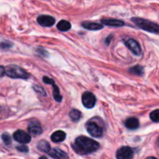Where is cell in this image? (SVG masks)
<instances>
[{"mask_svg": "<svg viewBox=\"0 0 159 159\" xmlns=\"http://www.w3.org/2000/svg\"><path fill=\"white\" fill-rule=\"evenodd\" d=\"M98 148L99 144L97 141L84 136L78 137L73 144V149L79 155H88Z\"/></svg>", "mask_w": 159, "mask_h": 159, "instance_id": "cell-1", "label": "cell"}, {"mask_svg": "<svg viewBox=\"0 0 159 159\" xmlns=\"http://www.w3.org/2000/svg\"><path fill=\"white\" fill-rule=\"evenodd\" d=\"M132 21L140 29L143 30L147 32L152 34H159V25L155 23L150 21V20H144V19L139 18V17H133L132 18Z\"/></svg>", "mask_w": 159, "mask_h": 159, "instance_id": "cell-2", "label": "cell"}, {"mask_svg": "<svg viewBox=\"0 0 159 159\" xmlns=\"http://www.w3.org/2000/svg\"><path fill=\"white\" fill-rule=\"evenodd\" d=\"M6 75L12 79H27L30 75L23 68H20L18 65H10L5 68Z\"/></svg>", "mask_w": 159, "mask_h": 159, "instance_id": "cell-3", "label": "cell"}, {"mask_svg": "<svg viewBox=\"0 0 159 159\" xmlns=\"http://www.w3.org/2000/svg\"><path fill=\"white\" fill-rule=\"evenodd\" d=\"M102 123L101 124H98L97 122H95L94 119L88 121L86 124V129H87L89 134H90L94 138H101L103 134Z\"/></svg>", "mask_w": 159, "mask_h": 159, "instance_id": "cell-4", "label": "cell"}, {"mask_svg": "<svg viewBox=\"0 0 159 159\" xmlns=\"http://www.w3.org/2000/svg\"><path fill=\"white\" fill-rule=\"evenodd\" d=\"M82 103L87 109L93 108L96 103L95 96L90 92H85L82 95Z\"/></svg>", "mask_w": 159, "mask_h": 159, "instance_id": "cell-5", "label": "cell"}, {"mask_svg": "<svg viewBox=\"0 0 159 159\" xmlns=\"http://www.w3.org/2000/svg\"><path fill=\"white\" fill-rule=\"evenodd\" d=\"M43 82L45 84H50V85H52L53 88V97L54 99L58 102H60L62 100V96H61L60 93H59V87L56 85L54 79H50V78L46 77V76H44L43 77Z\"/></svg>", "mask_w": 159, "mask_h": 159, "instance_id": "cell-6", "label": "cell"}, {"mask_svg": "<svg viewBox=\"0 0 159 159\" xmlns=\"http://www.w3.org/2000/svg\"><path fill=\"white\" fill-rule=\"evenodd\" d=\"M125 45L127 47L128 49L131 51L135 55L139 56L141 54V48L140 45L139 44L138 42L135 40L134 39L129 38L126 41H125Z\"/></svg>", "mask_w": 159, "mask_h": 159, "instance_id": "cell-7", "label": "cell"}, {"mask_svg": "<svg viewBox=\"0 0 159 159\" xmlns=\"http://www.w3.org/2000/svg\"><path fill=\"white\" fill-rule=\"evenodd\" d=\"M13 138L15 141L17 142L20 143V144H27L31 141V135L27 134L26 132L23 131V130H18L13 134Z\"/></svg>", "mask_w": 159, "mask_h": 159, "instance_id": "cell-8", "label": "cell"}, {"mask_svg": "<svg viewBox=\"0 0 159 159\" xmlns=\"http://www.w3.org/2000/svg\"><path fill=\"white\" fill-rule=\"evenodd\" d=\"M117 159H132L133 158V151L131 148L125 146L117 151Z\"/></svg>", "mask_w": 159, "mask_h": 159, "instance_id": "cell-9", "label": "cell"}, {"mask_svg": "<svg viewBox=\"0 0 159 159\" xmlns=\"http://www.w3.org/2000/svg\"><path fill=\"white\" fill-rule=\"evenodd\" d=\"M37 21L41 26L48 27V26H53V25L55 24V20L52 16H51L41 15L37 17Z\"/></svg>", "mask_w": 159, "mask_h": 159, "instance_id": "cell-10", "label": "cell"}, {"mask_svg": "<svg viewBox=\"0 0 159 159\" xmlns=\"http://www.w3.org/2000/svg\"><path fill=\"white\" fill-rule=\"evenodd\" d=\"M27 130L30 135H32V136H38L42 133L41 127L40 124L37 121L30 123L29 125H28Z\"/></svg>", "mask_w": 159, "mask_h": 159, "instance_id": "cell-11", "label": "cell"}, {"mask_svg": "<svg viewBox=\"0 0 159 159\" xmlns=\"http://www.w3.org/2000/svg\"><path fill=\"white\" fill-rule=\"evenodd\" d=\"M83 27L85 29L89 30H99L103 28V24L101 23H94V22H90V21H85L82 23Z\"/></svg>", "mask_w": 159, "mask_h": 159, "instance_id": "cell-12", "label": "cell"}, {"mask_svg": "<svg viewBox=\"0 0 159 159\" xmlns=\"http://www.w3.org/2000/svg\"><path fill=\"white\" fill-rule=\"evenodd\" d=\"M48 154L49 155V156L55 159H65L67 158V154L59 148H54L52 150H50Z\"/></svg>", "mask_w": 159, "mask_h": 159, "instance_id": "cell-13", "label": "cell"}, {"mask_svg": "<svg viewBox=\"0 0 159 159\" xmlns=\"http://www.w3.org/2000/svg\"><path fill=\"white\" fill-rule=\"evenodd\" d=\"M125 126L129 130H136L140 126V123L137 118L129 117L125 121Z\"/></svg>", "mask_w": 159, "mask_h": 159, "instance_id": "cell-14", "label": "cell"}, {"mask_svg": "<svg viewBox=\"0 0 159 159\" xmlns=\"http://www.w3.org/2000/svg\"><path fill=\"white\" fill-rule=\"evenodd\" d=\"M101 23L104 25L110 26H124V22L118 20H115V19H103L101 20Z\"/></svg>", "mask_w": 159, "mask_h": 159, "instance_id": "cell-15", "label": "cell"}, {"mask_svg": "<svg viewBox=\"0 0 159 159\" xmlns=\"http://www.w3.org/2000/svg\"><path fill=\"white\" fill-rule=\"evenodd\" d=\"M65 137H66V134L65 132L62 130H57L51 134V139L53 142L59 143L63 141L65 139Z\"/></svg>", "mask_w": 159, "mask_h": 159, "instance_id": "cell-16", "label": "cell"}, {"mask_svg": "<svg viewBox=\"0 0 159 159\" xmlns=\"http://www.w3.org/2000/svg\"><path fill=\"white\" fill-rule=\"evenodd\" d=\"M70 28H71V24L67 20H61L57 24V29L59 30L62 31V32L70 30Z\"/></svg>", "mask_w": 159, "mask_h": 159, "instance_id": "cell-17", "label": "cell"}, {"mask_svg": "<svg viewBox=\"0 0 159 159\" xmlns=\"http://www.w3.org/2000/svg\"><path fill=\"white\" fill-rule=\"evenodd\" d=\"M37 148L41 151V152H47V153H48V152L51 150L50 144L46 141H44V140L39 141L38 144H37Z\"/></svg>", "mask_w": 159, "mask_h": 159, "instance_id": "cell-18", "label": "cell"}, {"mask_svg": "<svg viewBox=\"0 0 159 159\" xmlns=\"http://www.w3.org/2000/svg\"><path fill=\"white\" fill-rule=\"evenodd\" d=\"M129 72L130 74L136 75H143L144 70H143V67L140 66V65H136V66H133L131 68H129Z\"/></svg>", "mask_w": 159, "mask_h": 159, "instance_id": "cell-19", "label": "cell"}, {"mask_svg": "<svg viewBox=\"0 0 159 159\" xmlns=\"http://www.w3.org/2000/svg\"><path fill=\"white\" fill-rule=\"evenodd\" d=\"M81 117V113L78 110H72L70 112V118L73 122H77Z\"/></svg>", "mask_w": 159, "mask_h": 159, "instance_id": "cell-20", "label": "cell"}, {"mask_svg": "<svg viewBox=\"0 0 159 159\" xmlns=\"http://www.w3.org/2000/svg\"><path fill=\"white\" fill-rule=\"evenodd\" d=\"M150 118L153 122H159V110H155L150 113Z\"/></svg>", "mask_w": 159, "mask_h": 159, "instance_id": "cell-21", "label": "cell"}, {"mask_svg": "<svg viewBox=\"0 0 159 159\" xmlns=\"http://www.w3.org/2000/svg\"><path fill=\"white\" fill-rule=\"evenodd\" d=\"M2 139L3 142L6 144V145H9L11 144V137L9 136V134L4 133L2 135Z\"/></svg>", "mask_w": 159, "mask_h": 159, "instance_id": "cell-22", "label": "cell"}, {"mask_svg": "<svg viewBox=\"0 0 159 159\" xmlns=\"http://www.w3.org/2000/svg\"><path fill=\"white\" fill-rule=\"evenodd\" d=\"M33 88H34V89L35 90L37 93H40L41 95H43V96H45V92L41 86H40V85H34Z\"/></svg>", "mask_w": 159, "mask_h": 159, "instance_id": "cell-23", "label": "cell"}, {"mask_svg": "<svg viewBox=\"0 0 159 159\" xmlns=\"http://www.w3.org/2000/svg\"><path fill=\"white\" fill-rule=\"evenodd\" d=\"M37 53L39 54V55L41 56H43V57H46V56H48V52H47L46 51H45L44 48H39L38 49H37Z\"/></svg>", "mask_w": 159, "mask_h": 159, "instance_id": "cell-24", "label": "cell"}, {"mask_svg": "<svg viewBox=\"0 0 159 159\" xmlns=\"http://www.w3.org/2000/svg\"><path fill=\"white\" fill-rule=\"evenodd\" d=\"M12 45V43H9V42H2V43H0V47H1L2 49H8V48H11Z\"/></svg>", "mask_w": 159, "mask_h": 159, "instance_id": "cell-25", "label": "cell"}, {"mask_svg": "<svg viewBox=\"0 0 159 159\" xmlns=\"http://www.w3.org/2000/svg\"><path fill=\"white\" fill-rule=\"evenodd\" d=\"M17 149L20 152H28V148L25 145H20L17 147Z\"/></svg>", "mask_w": 159, "mask_h": 159, "instance_id": "cell-26", "label": "cell"}, {"mask_svg": "<svg viewBox=\"0 0 159 159\" xmlns=\"http://www.w3.org/2000/svg\"><path fill=\"white\" fill-rule=\"evenodd\" d=\"M6 75V71H5V68L3 66L0 65V78Z\"/></svg>", "mask_w": 159, "mask_h": 159, "instance_id": "cell-27", "label": "cell"}, {"mask_svg": "<svg viewBox=\"0 0 159 159\" xmlns=\"http://www.w3.org/2000/svg\"><path fill=\"white\" fill-rule=\"evenodd\" d=\"M112 35H109L108 37H107V38L105 39V40H104V42H105V43H106V45H108L109 43H110V42H111V40H112Z\"/></svg>", "mask_w": 159, "mask_h": 159, "instance_id": "cell-28", "label": "cell"}, {"mask_svg": "<svg viewBox=\"0 0 159 159\" xmlns=\"http://www.w3.org/2000/svg\"><path fill=\"white\" fill-rule=\"evenodd\" d=\"M147 159H157L156 158H154V157H148Z\"/></svg>", "mask_w": 159, "mask_h": 159, "instance_id": "cell-29", "label": "cell"}, {"mask_svg": "<svg viewBox=\"0 0 159 159\" xmlns=\"http://www.w3.org/2000/svg\"><path fill=\"white\" fill-rule=\"evenodd\" d=\"M39 159H48V158H47L46 157H45V156H42V157H41V158Z\"/></svg>", "mask_w": 159, "mask_h": 159, "instance_id": "cell-30", "label": "cell"}, {"mask_svg": "<svg viewBox=\"0 0 159 159\" xmlns=\"http://www.w3.org/2000/svg\"><path fill=\"white\" fill-rule=\"evenodd\" d=\"M157 145L159 146V138H158V139H157Z\"/></svg>", "mask_w": 159, "mask_h": 159, "instance_id": "cell-31", "label": "cell"}]
</instances>
